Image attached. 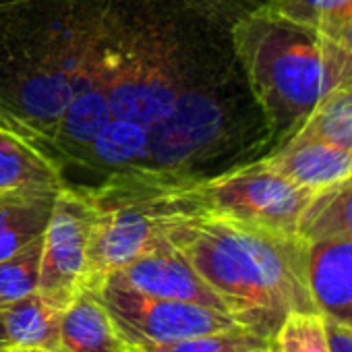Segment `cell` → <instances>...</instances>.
<instances>
[{"mask_svg": "<svg viewBox=\"0 0 352 352\" xmlns=\"http://www.w3.org/2000/svg\"><path fill=\"white\" fill-rule=\"evenodd\" d=\"M232 46L265 116L272 151L300 131L329 91L352 81V54L325 34L282 15L272 0L236 19Z\"/></svg>", "mask_w": 352, "mask_h": 352, "instance_id": "obj_3", "label": "cell"}, {"mask_svg": "<svg viewBox=\"0 0 352 352\" xmlns=\"http://www.w3.org/2000/svg\"><path fill=\"white\" fill-rule=\"evenodd\" d=\"M122 352H141V350H139V348H135V346H129V344H126V346L122 348Z\"/></svg>", "mask_w": 352, "mask_h": 352, "instance_id": "obj_26", "label": "cell"}, {"mask_svg": "<svg viewBox=\"0 0 352 352\" xmlns=\"http://www.w3.org/2000/svg\"><path fill=\"white\" fill-rule=\"evenodd\" d=\"M298 234L302 239H352V176L313 199L300 222Z\"/></svg>", "mask_w": 352, "mask_h": 352, "instance_id": "obj_15", "label": "cell"}, {"mask_svg": "<svg viewBox=\"0 0 352 352\" xmlns=\"http://www.w3.org/2000/svg\"><path fill=\"white\" fill-rule=\"evenodd\" d=\"M106 282L145 296L197 302L226 311L214 288L168 239L160 241L151 251L114 272Z\"/></svg>", "mask_w": 352, "mask_h": 352, "instance_id": "obj_8", "label": "cell"}, {"mask_svg": "<svg viewBox=\"0 0 352 352\" xmlns=\"http://www.w3.org/2000/svg\"><path fill=\"white\" fill-rule=\"evenodd\" d=\"M272 340L253 333L243 325H234L230 329H220L212 333L193 336L172 344H151L141 346V352H257L270 348Z\"/></svg>", "mask_w": 352, "mask_h": 352, "instance_id": "obj_17", "label": "cell"}, {"mask_svg": "<svg viewBox=\"0 0 352 352\" xmlns=\"http://www.w3.org/2000/svg\"><path fill=\"white\" fill-rule=\"evenodd\" d=\"M124 340L94 288H81L63 313L58 352H122Z\"/></svg>", "mask_w": 352, "mask_h": 352, "instance_id": "obj_11", "label": "cell"}, {"mask_svg": "<svg viewBox=\"0 0 352 352\" xmlns=\"http://www.w3.org/2000/svg\"><path fill=\"white\" fill-rule=\"evenodd\" d=\"M83 189L96 206L85 261V288L94 290L168 239L176 224L210 214L204 181L166 172H116Z\"/></svg>", "mask_w": 352, "mask_h": 352, "instance_id": "obj_4", "label": "cell"}, {"mask_svg": "<svg viewBox=\"0 0 352 352\" xmlns=\"http://www.w3.org/2000/svg\"><path fill=\"white\" fill-rule=\"evenodd\" d=\"M0 352H48V350H25V348H13V346H9V348L0 350Z\"/></svg>", "mask_w": 352, "mask_h": 352, "instance_id": "obj_24", "label": "cell"}, {"mask_svg": "<svg viewBox=\"0 0 352 352\" xmlns=\"http://www.w3.org/2000/svg\"><path fill=\"white\" fill-rule=\"evenodd\" d=\"M280 352H331L325 319L321 313H292L276 333Z\"/></svg>", "mask_w": 352, "mask_h": 352, "instance_id": "obj_20", "label": "cell"}, {"mask_svg": "<svg viewBox=\"0 0 352 352\" xmlns=\"http://www.w3.org/2000/svg\"><path fill=\"white\" fill-rule=\"evenodd\" d=\"M42 267V236L0 259V309L38 290Z\"/></svg>", "mask_w": 352, "mask_h": 352, "instance_id": "obj_18", "label": "cell"}, {"mask_svg": "<svg viewBox=\"0 0 352 352\" xmlns=\"http://www.w3.org/2000/svg\"><path fill=\"white\" fill-rule=\"evenodd\" d=\"M104 0H0V124L48 155Z\"/></svg>", "mask_w": 352, "mask_h": 352, "instance_id": "obj_1", "label": "cell"}, {"mask_svg": "<svg viewBox=\"0 0 352 352\" xmlns=\"http://www.w3.org/2000/svg\"><path fill=\"white\" fill-rule=\"evenodd\" d=\"M60 189H15L0 193V259L42 236Z\"/></svg>", "mask_w": 352, "mask_h": 352, "instance_id": "obj_13", "label": "cell"}, {"mask_svg": "<svg viewBox=\"0 0 352 352\" xmlns=\"http://www.w3.org/2000/svg\"><path fill=\"white\" fill-rule=\"evenodd\" d=\"M325 329H327V340H329L331 352H352V327H346L342 323L325 319Z\"/></svg>", "mask_w": 352, "mask_h": 352, "instance_id": "obj_21", "label": "cell"}, {"mask_svg": "<svg viewBox=\"0 0 352 352\" xmlns=\"http://www.w3.org/2000/svg\"><path fill=\"white\" fill-rule=\"evenodd\" d=\"M124 344H172L239 325L226 311L197 302L145 296L104 282L98 290Z\"/></svg>", "mask_w": 352, "mask_h": 352, "instance_id": "obj_6", "label": "cell"}, {"mask_svg": "<svg viewBox=\"0 0 352 352\" xmlns=\"http://www.w3.org/2000/svg\"><path fill=\"white\" fill-rule=\"evenodd\" d=\"M210 214L239 220L280 234H298L300 222L317 197L263 157L204 181Z\"/></svg>", "mask_w": 352, "mask_h": 352, "instance_id": "obj_5", "label": "cell"}, {"mask_svg": "<svg viewBox=\"0 0 352 352\" xmlns=\"http://www.w3.org/2000/svg\"><path fill=\"white\" fill-rule=\"evenodd\" d=\"M272 3L282 15L309 25L331 40H336L348 21H352V0H272Z\"/></svg>", "mask_w": 352, "mask_h": 352, "instance_id": "obj_19", "label": "cell"}, {"mask_svg": "<svg viewBox=\"0 0 352 352\" xmlns=\"http://www.w3.org/2000/svg\"><path fill=\"white\" fill-rule=\"evenodd\" d=\"M296 135L352 151V81L329 91Z\"/></svg>", "mask_w": 352, "mask_h": 352, "instance_id": "obj_16", "label": "cell"}, {"mask_svg": "<svg viewBox=\"0 0 352 352\" xmlns=\"http://www.w3.org/2000/svg\"><path fill=\"white\" fill-rule=\"evenodd\" d=\"M96 206L83 187H60L42 234L38 290L60 305L85 288V261Z\"/></svg>", "mask_w": 352, "mask_h": 352, "instance_id": "obj_7", "label": "cell"}, {"mask_svg": "<svg viewBox=\"0 0 352 352\" xmlns=\"http://www.w3.org/2000/svg\"><path fill=\"white\" fill-rule=\"evenodd\" d=\"M65 305L34 290L0 309L3 325L13 348L25 350H60V323Z\"/></svg>", "mask_w": 352, "mask_h": 352, "instance_id": "obj_12", "label": "cell"}, {"mask_svg": "<svg viewBox=\"0 0 352 352\" xmlns=\"http://www.w3.org/2000/svg\"><path fill=\"white\" fill-rule=\"evenodd\" d=\"M307 282L317 313L352 327V239H307Z\"/></svg>", "mask_w": 352, "mask_h": 352, "instance_id": "obj_9", "label": "cell"}, {"mask_svg": "<svg viewBox=\"0 0 352 352\" xmlns=\"http://www.w3.org/2000/svg\"><path fill=\"white\" fill-rule=\"evenodd\" d=\"M58 164L21 135L0 124V193L15 189H60Z\"/></svg>", "mask_w": 352, "mask_h": 352, "instance_id": "obj_14", "label": "cell"}, {"mask_svg": "<svg viewBox=\"0 0 352 352\" xmlns=\"http://www.w3.org/2000/svg\"><path fill=\"white\" fill-rule=\"evenodd\" d=\"M257 352H280V348L276 344H272L270 348H263V350H257Z\"/></svg>", "mask_w": 352, "mask_h": 352, "instance_id": "obj_25", "label": "cell"}, {"mask_svg": "<svg viewBox=\"0 0 352 352\" xmlns=\"http://www.w3.org/2000/svg\"><path fill=\"white\" fill-rule=\"evenodd\" d=\"M168 241L222 298L228 315L276 340L292 313L315 311L307 282V239L280 234L216 214L176 224Z\"/></svg>", "mask_w": 352, "mask_h": 352, "instance_id": "obj_2", "label": "cell"}, {"mask_svg": "<svg viewBox=\"0 0 352 352\" xmlns=\"http://www.w3.org/2000/svg\"><path fill=\"white\" fill-rule=\"evenodd\" d=\"M263 160L286 179L317 195L352 176V151L300 135H294Z\"/></svg>", "mask_w": 352, "mask_h": 352, "instance_id": "obj_10", "label": "cell"}, {"mask_svg": "<svg viewBox=\"0 0 352 352\" xmlns=\"http://www.w3.org/2000/svg\"><path fill=\"white\" fill-rule=\"evenodd\" d=\"M9 338H7V331H5V325H3V317H0V350L9 348Z\"/></svg>", "mask_w": 352, "mask_h": 352, "instance_id": "obj_23", "label": "cell"}, {"mask_svg": "<svg viewBox=\"0 0 352 352\" xmlns=\"http://www.w3.org/2000/svg\"><path fill=\"white\" fill-rule=\"evenodd\" d=\"M336 42H338L340 46H344V48L352 54V21H348V23L344 25V30L336 36Z\"/></svg>", "mask_w": 352, "mask_h": 352, "instance_id": "obj_22", "label": "cell"}]
</instances>
